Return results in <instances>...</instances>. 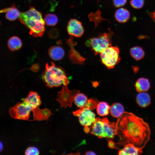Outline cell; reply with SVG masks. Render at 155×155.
Returning a JSON list of instances; mask_svg holds the SVG:
<instances>
[{"label":"cell","instance_id":"cell-1","mask_svg":"<svg viewBox=\"0 0 155 155\" xmlns=\"http://www.w3.org/2000/svg\"><path fill=\"white\" fill-rule=\"evenodd\" d=\"M116 123L119 140L116 145L131 144L143 149L150 140L151 131L148 124L133 113L125 112Z\"/></svg>","mask_w":155,"mask_h":155},{"label":"cell","instance_id":"cell-8","mask_svg":"<svg viewBox=\"0 0 155 155\" xmlns=\"http://www.w3.org/2000/svg\"><path fill=\"white\" fill-rule=\"evenodd\" d=\"M73 114L78 117L80 124L84 127L92 125L96 119L95 114L91 110L86 108H80L73 112Z\"/></svg>","mask_w":155,"mask_h":155},{"label":"cell","instance_id":"cell-23","mask_svg":"<svg viewBox=\"0 0 155 155\" xmlns=\"http://www.w3.org/2000/svg\"><path fill=\"white\" fill-rule=\"evenodd\" d=\"M88 99L83 94L78 93L75 95L74 102L75 104L80 108H84L86 104Z\"/></svg>","mask_w":155,"mask_h":155},{"label":"cell","instance_id":"cell-21","mask_svg":"<svg viewBox=\"0 0 155 155\" xmlns=\"http://www.w3.org/2000/svg\"><path fill=\"white\" fill-rule=\"evenodd\" d=\"M7 45L10 50L14 51L18 50L21 48L22 46V42L19 37L13 36L8 40Z\"/></svg>","mask_w":155,"mask_h":155},{"label":"cell","instance_id":"cell-5","mask_svg":"<svg viewBox=\"0 0 155 155\" xmlns=\"http://www.w3.org/2000/svg\"><path fill=\"white\" fill-rule=\"evenodd\" d=\"M119 48L110 46L100 53L102 63L108 69L113 68L118 63L121 58Z\"/></svg>","mask_w":155,"mask_h":155},{"label":"cell","instance_id":"cell-3","mask_svg":"<svg viewBox=\"0 0 155 155\" xmlns=\"http://www.w3.org/2000/svg\"><path fill=\"white\" fill-rule=\"evenodd\" d=\"M42 76L46 86L50 88L59 87L62 84L67 85L68 84L64 70L53 62L50 65L46 64Z\"/></svg>","mask_w":155,"mask_h":155},{"label":"cell","instance_id":"cell-22","mask_svg":"<svg viewBox=\"0 0 155 155\" xmlns=\"http://www.w3.org/2000/svg\"><path fill=\"white\" fill-rule=\"evenodd\" d=\"M110 106L108 104L105 102H101L98 103L96 110L97 114L101 116L107 115L110 113Z\"/></svg>","mask_w":155,"mask_h":155},{"label":"cell","instance_id":"cell-28","mask_svg":"<svg viewBox=\"0 0 155 155\" xmlns=\"http://www.w3.org/2000/svg\"><path fill=\"white\" fill-rule=\"evenodd\" d=\"M144 2V0H131L130 3L133 8L139 9L143 7Z\"/></svg>","mask_w":155,"mask_h":155},{"label":"cell","instance_id":"cell-6","mask_svg":"<svg viewBox=\"0 0 155 155\" xmlns=\"http://www.w3.org/2000/svg\"><path fill=\"white\" fill-rule=\"evenodd\" d=\"M32 110L23 102H20L9 108V113L10 116L14 119L27 120L29 118Z\"/></svg>","mask_w":155,"mask_h":155},{"label":"cell","instance_id":"cell-32","mask_svg":"<svg viewBox=\"0 0 155 155\" xmlns=\"http://www.w3.org/2000/svg\"><path fill=\"white\" fill-rule=\"evenodd\" d=\"M86 155H96V154L94 152L91 151H87L85 153Z\"/></svg>","mask_w":155,"mask_h":155},{"label":"cell","instance_id":"cell-25","mask_svg":"<svg viewBox=\"0 0 155 155\" xmlns=\"http://www.w3.org/2000/svg\"><path fill=\"white\" fill-rule=\"evenodd\" d=\"M58 20L57 17L55 15L52 13L46 15L44 18L45 23L48 26L55 25L57 24Z\"/></svg>","mask_w":155,"mask_h":155},{"label":"cell","instance_id":"cell-30","mask_svg":"<svg viewBox=\"0 0 155 155\" xmlns=\"http://www.w3.org/2000/svg\"><path fill=\"white\" fill-rule=\"evenodd\" d=\"M116 144L112 140H110L108 141V146L111 148H116Z\"/></svg>","mask_w":155,"mask_h":155},{"label":"cell","instance_id":"cell-2","mask_svg":"<svg viewBox=\"0 0 155 155\" xmlns=\"http://www.w3.org/2000/svg\"><path fill=\"white\" fill-rule=\"evenodd\" d=\"M20 22L30 29V34L35 37H41L45 30V22L42 14L34 7L21 13L19 18Z\"/></svg>","mask_w":155,"mask_h":155},{"label":"cell","instance_id":"cell-17","mask_svg":"<svg viewBox=\"0 0 155 155\" xmlns=\"http://www.w3.org/2000/svg\"><path fill=\"white\" fill-rule=\"evenodd\" d=\"M136 101L139 106L145 108L150 104V97L147 93L145 92H139L137 95Z\"/></svg>","mask_w":155,"mask_h":155},{"label":"cell","instance_id":"cell-9","mask_svg":"<svg viewBox=\"0 0 155 155\" xmlns=\"http://www.w3.org/2000/svg\"><path fill=\"white\" fill-rule=\"evenodd\" d=\"M67 30L69 35L76 37H80L84 33V29L81 22L76 19H71L69 21Z\"/></svg>","mask_w":155,"mask_h":155},{"label":"cell","instance_id":"cell-20","mask_svg":"<svg viewBox=\"0 0 155 155\" xmlns=\"http://www.w3.org/2000/svg\"><path fill=\"white\" fill-rule=\"evenodd\" d=\"M124 112V107L120 103H115L110 106V113L111 115L115 118H119Z\"/></svg>","mask_w":155,"mask_h":155},{"label":"cell","instance_id":"cell-27","mask_svg":"<svg viewBox=\"0 0 155 155\" xmlns=\"http://www.w3.org/2000/svg\"><path fill=\"white\" fill-rule=\"evenodd\" d=\"M39 153L38 149L34 146L28 147L24 152L25 154L26 155H37L39 154Z\"/></svg>","mask_w":155,"mask_h":155},{"label":"cell","instance_id":"cell-12","mask_svg":"<svg viewBox=\"0 0 155 155\" xmlns=\"http://www.w3.org/2000/svg\"><path fill=\"white\" fill-rule=\"evenodd\" d=\"M90 133L99 138L104 137V123L103 119L97 118L91 126Z\"/></svg>","mask_w":155,"mask_h":155},{"label":"cell","instance_id":"cell-35","mask_svg":"<svg viewBox=\"0 0 155 155\" xmlns=\"http://www.w3.org/2000/svg\"><path fill=\"white\" fill-rule=\"evenodd\" d=\"M99 0H98V1H99Z\"/></svg>","mask_w":155,"mask_h":155},{"label":"cell","instance_id":"cell-7","mask_svg":"<svg viewBox=\"0 0 155 155\" xmlns=\"http://www.w3.org/2000/svg\"><path fill=\"white\" fill-rule=\"evenodd\" d=\"M79 92L76 90H70L67 85H63L61 90L58 92L56 100L62 107L66 108L67 107H71L75 95Z\"/></svg>","mask_w":155,"mask_h":155},{"label":"cell","instance_id":"cell-29","mask_svg":"<svg viewBox=\"0 0 155 155\" xmlns=\"http://www.w3.org/2000/svg\"><path fill=\"white\" fill-rule=\"evenodd\" d=\"M127 0H113L114 6L119 7L124 5L126 3Z\"/></svg>","mask_w":155,"mask_h":155},{"label":"cell","instance_id":"cell-31","mask_svg":"<svg viewBox=\"0 0 155 155\" xmlns=\"http://www.w3.org/2000/svg\"><path fill=\"white\" fill-rule=\"evenodd\" d=\"M152 19L155 22V10L148 13Z\"/></svg>","mask_w":155,"mask_h":155},{"label":"cell","instance_id":"cell-13","mask_svg":"<svg viewBox=\"0 0 155 155\" xmlns=\"http://www.w3.org/2000/svg\"><path fill=\"white\" fill-rule=\"evenodd\" d=\"M34 119L33 120L42 121L47 120L52 115L51 111L45 108L40 109L39 106L32 110Z\"/></svg>","mask_w":155,"mask_h":155},{"label":"cell","instance_id":"cell-11","mask_svg":"<svg viewBox=\"0 0 155 155\" xmlns=\"http://www.w3.org/2000/svg\"><path fill=\"white\" fill-rule=\"evenodd\" d=\"M103 119L104 123V137L109 139L114 138L117 134L116 123L110 122L107 118Z\"/></svg>","mask_w":155,"mask_h":155},{"label":"cell","instance_id":"cell-34","mask_svg":"<svg viewBox=\"0 0 155 155\" xmlns=\"http://www.w3.org/2000/svg\"><path fill=\"white\" fill-rule=\"evenodd\" d=\"M0 152H1L3 150V144L1 142H0Z\"/></svg>","mask_w":155,"mask_h":155},{"label":"cell","instance_id":"cell-33","mask_svg":"<svg viewBox=\"0 0 155 155\" xmlns=\"http://www.w3.org/2000/svg\"><path fill=\"white\" fill-rule=\"evenodd\" d=\"M84 130L85 132L88 133L90 131V129L89 127H84Z\"/></svg>","mask_w":155,"mask_h":155},{"label":"cell","instance_id":"cell-10","mask_svg":"<svg viewBox=\"0 0 155 155\" xmlns=\"http://www.w3.org/2000/svg\"><path fill=\"white\" fill-rule=\"evenodd\" d=\"M23 102L32 110L39 106L41 104L40 96L36 92L33 91L29 92L27 96L23 99Z\"/></svg>","mask_w":155,"mask_h":155},{"label":"cell","instance_id":"cell-16","mask_svg":"<svg viewBox=\"0 0 155 155\" xmlns=\"http://www.w3.org/2000/svg\"><path fill=\"white\" fill-rule=\"evenodd\" d=\"M0 13H5L6 18L11 21L14 20L19 18L21 13L14 4L10 7L1 10Z\"/></svg>","mask_w":155,"mask_h":155},{"label":"cell","instance_id":"cell-14","mask_svg":"<svg viewBox=\"0 0 155 155\" xmlns=\"http://www.w3.org/2000/svg\"><path fill=\"white\" fill-rule=\"evenodd\" d=\"M142 153V149L139 148L132 144H129L123 146V148L119 150V155H138Z\"/></svg>","mask_w":155,"mask_h":155},{"label":"cell","instance_id":"cell-19","mask_svg":"<svg viewBox=\"0 0 155 155\" xmlns=\"http://www.w3.org/2000/svg\"><path fill=\"white\" fill-rule=\"evenodd\" d=\"M135 87L136 91L139 92H145L148 90L150 87V84L148 79L140 78L136 81Z\"/></svg>","mask_w":155,"mask_h":155},{"label":"cell","instance_id":"cell-26","mask_svg":"<svg viewBox=\"0 0 155 155\" xmlns=\"http://www.w3.org/2000/svg\"><path fill=\"white\" fill-rule=\"evenodd\" d=\"M98 102L96 99L91 98L88 100L87 103L84 108H88L91 110L94 109L96 107Z\"/></svg>","mask_w":155,"mask_h":155},{"label":"cell","instance_id":"cell-4","mask_svg":"<svg viewBox=\"0 0 155 155\" xmlns=\"http://www.w3.org/2000/svg\"><path fill=\"white\" fill-rule=\"evenodd\" d=\"M112 33H104L97 37L90 38L86 42L91 47L95 55L100 53L111 46V38Z\"/></svg>","mask_w":155,"mask_h":155},{"label":"cell","instance_id":"cell-18","mask_svg":"<svg viewBox=\"0 0 155 155\" xmlns=\"http://www.w3.org/2000/svg\"><path fill=\"white\" fill-rule=\"evenodd\" d=\"M115 18L116 20L121 23L127 22L129 18L130 14L129 11L125 8H121L118 9L115 13Z\"/></svg>","mask_w":155,"mask_h":155},{"label":"cell","instance_id":"cell-24","mask_svg":"<svg viewBox=\"0 0 155 155\" xmlns=\"http://www.w3.org/2000/svg\"><path fill=\"white\" fill-rule=\"evenodd\" d=\"M130 52L131 56L137 61L142 59L145 55L144 50L139 46L131 48L130 49Z\"/></svg>","mask_w":155,"mask_h":155},{"label":"cell","instance_id":"cell-15","mask_svg":"<svg viewBox=\"0 0 155 155\" xmlns=\"http://www.w3.org/2000/svg\"><path fill=\"white\" fill-rule=\"evenodd\" d=\"M51 58L55 61H59L64 57L65 53L63 49L59 46H54L49 48L48 51Z\"/></svg>","mask_w":155,"mask_h":155}]
</instances>
